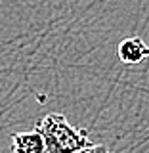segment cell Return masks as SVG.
Returning <instances> with one entry per match:
<instances>
[{
    "label": "cell",
    "instance_id": "6da1fadb",
    "mask_svg": "<svg viewBox=\"0 0 149 153\" xmlns=\"http://www.w3.org/2000/svg\"><path fill=\"white\" fill-rule=\"evenodd\" d=\"M36 130L44 138L46 153H79L92 146L88 132L75 128L61 113H50L40 119Z\"/></svg>",
    "mask_w": 149,
    "mask_h": 153
},
{
    "label": "cell",
    "instance_id": "7a4b0ae2",
    "mask_svg": "<svg viewBox=\"0 0 149 153\" xmlns=\"http://www.w3.org/2000/svg\"><path fill=\"white\" fill-rule=\"evenodd\" d=\"M117 54H119L122 63L136 65V63H142L143 59L149 57V46L140 36H130V38H124L121 44H119Z\"/></svg>",
    "mask_w": 149,
    "mask_h": 153
},
{
    "label": "cell",
    "instance_id": "3957f363",
    "mask_svg": "<svg viewBox=\"0 0 149 153\" xmlns=\"http://www.w3.org/2000/svg\"><path fill=\"white\" fill-rule=\"evenodd\" d=\"M12 149L13 153H46L44 138L36 128L31 132H17L12 136Z\"/></svg>",
    "mask_w": 149,
    "mask_h": 153
},
{
    "label": "cell",
    "instance_id": "277c9868",
    "mask_svg": "<svg viewBox=\"0 0 149 153\" xmlns=\"http://www.w3.org/2000/svg\"><path fill=\"white\" fill-rule=\"evenodd\" d=\"M79 153H109V149L105 146H90V147H86V149L79 151Z\"/></svg>",
    "mask_w": 149,
    "mask_h": 153
}]
</instances>
